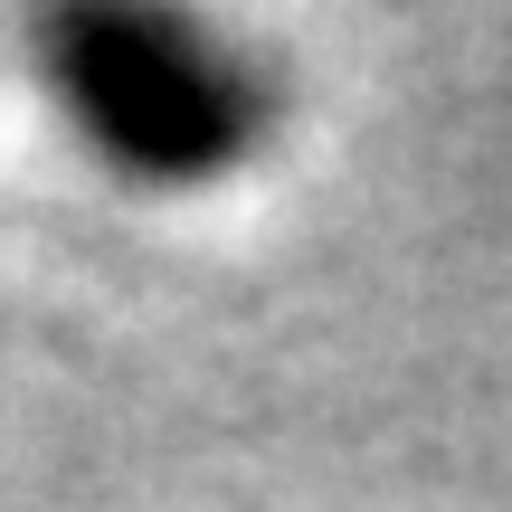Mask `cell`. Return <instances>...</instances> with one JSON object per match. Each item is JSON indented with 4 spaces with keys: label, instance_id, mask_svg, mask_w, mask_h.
Wrapping results in <instances>:
<instances>
[{
    "label": "cell",
    "instance_id": "1",
    "mask_svg": "<svg viewBox=\"0 0 512 512\" xmlns=\"http://www.w3.org/2000/svg\"><path fill=\"white\" fill-rule=\"evenodd\" d=\"M48 86L95 143L143 181H219L266 133V86L219 38L152 10H67L48 19Z\"/></svg>",
    "mask_w": 512,
    "mask_h": 512
}]
</instances>
